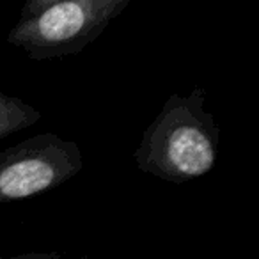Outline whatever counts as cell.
Returning <instances> with one entry per match:
<instances>
[{
    "mask_svg": "<svg viewBox=\"0 0 259 259\" xmlns=\"http://www.w3.org/2000/svg\"><path fill=\"white\" fill-rule=\"evenodd\" d=\"M0 259H87V255H66L61 252H25L15 255H0Z\"/></svg>",
    "mask_w": 259,
    "mask_h": 259,
    "instance_id": "cell-5",
    "label": "cell"
},
{
    "mask_svg": "<svg viewBox=\"0 0 259 259\" xmlns=\"http://www.w3.org/2000/svg\"><path fill=\"white\" fill-rule=\"evenodd\" d=\"M204 105L201 85L188 96L170 94L134 153L139 170L169 183L206 176L219 158L220 128Z\"/></svg>",
    "mask_w": 259,
    "mask_h": 259,
    "instance_id": "cell-1",
    "label": "cell"
},
{
    "mask_svg": "<svg viewBox=\"0 0 259 259\" xmlns=\"http://www.w3.org/2000/svg\"><path fill=\"white\" fill-rule=\"evenodd\" d=\"M128 4L130 0H27L6 39L32 61L78 55Z\"/></svg>",
    "mask_w": 259,
    "mask_h": 259,
    "instance_id": "cell-2",
    "label": "cell"
},
{
    "mask_svg": "<svg viewBox=\"0 0 259 259\" xmlns=\"http://www.w3.org/2000/svg\"><path fill=\"white\" fill-rule=\"evenodd\" d=\"M78 144L37 134L0 151V204L23 201L64 185L82 170Z\"/></svg>",
    "mask_w": 259,
    "mask_h": 259,
    "instance_id": "cell-3",
    "label": "cell"
},
{
    "mask_svg": "<svg viewBox=\"0 0 259 259\" xmlns=\"http://www.w3.org/2000/svg\"><path fill=\"white\" fill-rule=\"evenodd\" d=\"M41 112L16 96L0 91V141L22 130L30 128L41 119Z\"/></svg>",
    "mask_w": 259,
    "mask_h": 259,
    "instance_id": "cell-4",
    "label": "cell"
}]
</instances>
